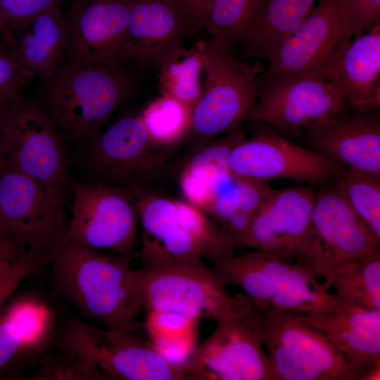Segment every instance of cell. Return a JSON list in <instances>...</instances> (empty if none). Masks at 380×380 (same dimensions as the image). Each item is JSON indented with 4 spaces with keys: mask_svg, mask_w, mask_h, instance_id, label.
Here are the masks:
<instances>
[{
    "mask_svg": "<svg viewBox=\"0 0 380 380\" xmlns=\"http://www.w3.org/2000/svg\"><path fill=\"white\" fill-rule=\"evenodd\" d=\"M132 253H104L67 239L52 251L51 282L59 296L106 329L135 334L142 325L139 270Z\"/></svg>",
    "mask_w": 380,
    "mask_h": 380,
    "instance_id": "6da1fadb",
    "label": "cell"
},
{
    "mask_svg": "<svg viewBox=\"0 0 380 380\" xmlns=\"http://www.w3.org/2000/svg\"><path fill=\"white\" fill-rule=\"evenodd\" d=\"M44 110L72 141L87 143L134 92L135 80L120 65L65 61L46 81Z\"/></svg>",
    "mask_w": 380,
    "mask_h": 380,
    "instance_id": "7a4b0ae2",
    "label": "cell"
},
{
    "mask_svg": "<svg viewBox=\"0 0 380 380\" xmlns=\"http://www.w3.org/2000/svg\"><path fill=\"white\" fill-rule=\"evenodd\" d=\"M208 260L225 285L239 286L258 307L310 314L333 311L342 305L315 277L271 253L253 249Z\"/></svg>",
    "mask_w": 380,
    "mask_h": 380,
    "instance_id": "3957f363",
    "label": "cell"
},
{
    "mask_svg": "<svg viewBox=\"0 0 380 380\" xmlns=\"http://www.w3.org/2000/svg\"><path fill=\"white\" fill-rule=\"evenodd\" d=\"M248 316L275 380H356L346 357L299 312L260 308L251 302Z\"/></svg>",
    "mask_w": 380,
    "mask_h": 380,
    "instance_id": "277c9868",
    "label": "cell"
},
{
    "mask_svg": "<svg viewBox=\"0 0 380 380\" xmlns=\"http://www.w3.org/2000/svg\"><path fill=\"white\" fill-rule=\"evenodd\" d=\"M142 310L174 314L188 319H220L245 314L251 301L230 295L203 260L139 270Z\"/></svg>",
    "mask_w": 380,
    "mask_h": 380,
    "instance_id": "5b68a950",
    "label": "cell"
},
{
    "mask_svg": "<svg viewBox=\"0 0 380 380\" xmlns=\"http://www.w3.org/2000/svg\"><path fill=\"white\" fill-rule=\"evenodd\" d=\"M196 44L205 81L191 111L189 136L202 145L248 120L265 68L260 61L248 63L236 59L229 47L211 39Z\"/></svg>",
    "mask_w": 380,
    "mask_h": 380,
    "instance_id": "8992f818",
    "label": "cell"
},
{
    "mask_svg": "<svg viewBox=\"0 0 380 380\" xmlns=\"http://www.w3.org/2000/svg\"><path fill=\"white\" fill-rule=\"evenodd\" d=\"M380 247V238L355 213L336 179L316 194L294 263L325 278L336 267Z\"/></svg>",
    "mask_w": 380,
    "mask_h": 380,
    "instance_id": "52a82bcc",
    "label": "cell"
},
{
    "mask_svg": "<svg viewBox=\"0 0 380 380\" xmlns=\"http://www.w3.org/2000/svg\"><path fill=\"white\" fill-rule=\"evenodd\" d=\"M2 158L62 198L68 184V156L60 131L44 108L21 96L7 104Z\"/></svg>",
    "mask_w": 380,
    "mask_h": 380,
    "instance_id": "ba28073f",
    "label": "cell"
},
{
    "mask_svg": "<svg viewBox=\"0 0 380 380\" xmlns=\"http://www.w3.org/2000/svg\"><path fill=\"white\" fill-rule=\"evenodd\" d=\"M58 348L94 364L108 379L187 380L182 366L167 360L153 343L79 319L65 327Z\"/></svg>",
    "mask_w": 380,
    "mask_h": 380,
    "instance_id": "9c48e42d",
    "label": "cell"
},
{
    "mask_svg": "<svg viewBox=\"0 0 380 380\" xmlns=\"http://www.w3.org/2000/svg\"><path fill=\"white\" fill-rule=\"evenodd\" d=\"M71 184L74 200L66 239L94 250L132 253L139 220L130 191L101 181L72 179Z\"/></svg>",
    "mask_w": 380,
    "mask_h": 380,
    "instance_id": "30bf717a",
    "label": "cell"
},
{
    "mask_svg": "<svg viewBox=\"0 0 380 380\" xmlns=\"http://www.w3.org/2000/svg\"><path fill=\"white\" fill-rule=\"evenodd\" d=\"M349 110L331 82L310 75L259 78L255 103L248 120L265 124L286 137Z\"/></svg>",
    "mask_w": 380,
    "mask_h": 380,
    "instance_id": "8fae6325",
    "label": "cell"
},
{
    "mask_svg": "<svg viewBox=\"0 0 380 380\" xmlns=\"http://www.w3.org/2000/svg\"><path fill=\"white\" fill-rule=\"evenodd\" d=\"M357 34L350 0H319L282 44L260 77L314 76Z\"/></svg>",
    "mask_w": 380,
    "mask_h": 380,
    "instance_id": "7c38bea8",
    "label": "cell"
},
{
    "mask_svg": "<svg viewBox=\"0 0 380 380\" xmlns=\"http://www.w3.org/2000/svg\"><path fill=\"white\" fill-rule=\"evenodd\" d=\"M228 163L234 175L244 178L288 179L322 186L346 168L323 153L293 144L265 124L232 148Z\"/></svg>",
    "mask_w": 380,
    "mask_h": 380,
    "instance_id": "4fadbf2b",
    "label": "cell"
},
{
    "mask_svg": "<svg viewBox=\"0 0 380 380\" xmlns=\"http://www.w3.org/2000/svg\"><path fill=\"white\" fill-rule=\"evenodd\" d=\"M248 310L216 322L182 365L187 380H275Z\"/></svg>",
    "mask_w": 380,
    "mask_h": 380,
    "instance_id": "5bb4252c",
    "label": "cell"
},
{
    "mask_svg": "<svg viewBox=\"0 0 380 380\" xmlns=\"http://www.w3.org/2000/svg\"><path fill=\"white\" fill-rule=\"evenodd\" d=\"M0 211L13 241L42 253L66 239L62 198L48 194L36 181L0 158Z\"/></svg>",
    "mask_w": 380,
    "mask_h": 380,
    "instance_id": "9a60e30c",
    "label": "cell"
},
{
    "mask_svg": "<svg viewBox=\"0 0 380 380\" xmlns=\"http://www.w3.org/2000/svg\"><path fill=\"white\" fill-rule=\"evenodd\" d=\"M130 4L131 0H71L63 13L65 61L122 66Z\"/></svg>",
    "mask_w": 380,
    "mask_h": 380,
    "instance_id": "2e32d148",
    "label": "cell"
},
{
    "mask_svg": "<svg viewBox=\"0 0 380 380\" xmlns=\"http://www.w3.org/2000/svg\"><path fill=\"white\" fill-rule=\"evenodd\" d=\"M87 142L91 144L88 162L93 170L125 188L140 186V178L160 163V148L151 141L140 115L119 119Z\"/></svg>",
    "mask_w": 380,
    "mask_h": 380,
    "instance_id": "e0dca14e",
    "label": "cell"
},
{
    "mask_svg": "<svg viewBox=\"0 0 380 380\" xmlns=\"http://www.w3.org/2000/svg\"><path fill=\"white\" fill-rule=\"evenodd\" d=\"M349 110L308 129L303 141L347 168L380 175L379 113Z\"/></svg>",
    "mask_w": 380,
    "mask_h": 380,
    "instance_id": "ac0fdd59",
    "label": "cell"
},
{
    "mask_svg": "<svg viewBox=\"0 0 380 380\" xmlns=\"http://www.w3.org/2000/svg\"><path fill=\"white\" fill-rule=\"evenodd\" d=\"M316 193L297 186L274 189L254 217L243 245L294 261L308 226Z\"/></svg>",
    "mask_w": 380,
    "mask_h": 380,
    "instance_id": "d6986e66",
    "label": "cell"
},
{
    "mask_svg": "<svg viewBox=\"0 0 380 380\" xmlns=\"http://www.w3.org/2000/svg\"><path fill=\"white\" fill-rule=\"evenodd\" d=\"M300 313L348 359L356 380L380 374V310L342 305L337 310Z\"/></svg>",
    "mask_w": 380,
    "mask_h": 380,
    "instance_id": "ffe728a7",
    "label": "cell"
},
{
    "mask_svg": "<svg viewBox=\"0 0 380 380\" xmlns=\"http://www.w3.org/2000/svg\"><path fill=\"white\" fill-rule=\"evenodd\" d=\"M142 228V268L203 260L205 255L177 218L175 200L149 194L141 187L129 189Z\"/></svg>",
    "mask_w": 380,
    "mask_h": 380,
    "instance_id": "44dd1931",
    "label": "cell"
},
{
    "mask_svg": "<svg viewBox=\"0 0 380 380\" xmlns=\"http://www.w3.org/2000/svg\"><path fill=\"white\" fill-rule=\"evenodd\" d=\"M333 84L348 108L379 111L380 107V23L353 38L319 73Z\"/></svg>",
    "mask_w": 380,
    "mask_h": 380,
    "instance_id": "7402d4cb",
    "label": "cell"
},
{
    "mask_svg": "<svg viewBox=\"0 0 380 380\" xmlns=\"http://www.w3.org/2000/svg\"><path fill=\"white\" fill-rule=\"evenodd\" d=\"M186 32L170 0H131L124 61L158 67L183 46Z\"/></svg>",
    "mask_w": 380,
    "mask_h": 380,
    "instance_id": "603a6c76",
    "label": "cell"
},
{
    "mask_svg": "<svg viewBox=\"0 0 380 380\" xmlns=\"http://www.w3.org/2000/svg\"><path fill=\"white\" fill-rule=\"evenodd\" d=\"M61 8H50L33 19L18 34L13 48L30 75L45 82L61 65L65 55L68 27Z\"/></svg>",
    "mask_w": 380,
    "mask_h": 380,
    "instance_id": "cb8c5ba5",
    "label": "cell"
},
{
    "mask_svg": "<svg viewBox=\"0 0 380 380\" xmlns=\"http://www.w3.org/2000/svg\"><path fill=\"white\" fill-rule=\"evenodd\" d=\"M319 0H266L256 18L242 34L245 53L270 61Z\"/></svg>",
    "mask_w": 380,
    "mask_h": 380,
    "instance_id": "d4e9b609",
    "label": "cell"
},
{
    "mask_svg": "<svg viewBox=\"0 0 380 380\" xmlns=\"http://www.w3.org/2000/svg\"><path fill=\"white\" fill-rule=\"evenodd\" d=\"M274 189L270 181L234 175L215 195L205 211L232 237L243 246L251 224Z\"/></svg>",
    "mask_w": 380,
    "mask_h": 380,
    "instance_id": "484cf974",
    "label": "cell"
},
{
    "mask_svg": "<svg viewBox=\"0 0 380 380\" xmlns=\"http://www.w3.org/2000/svg\"><path fill=\"white\" fill-rule=\"evenodd\" d=\"M246 138L240 127L222 137L200 146L184 165L179 186L186 202L206 211L212 200V185L221 174L230 172L229 156L232 148Z\"/></svg>",
    "mask_w": 380,
    "mask_h": 380,
    "instance_id": "4316f807",
    "label": "cell"
},
{
    "mask_svg": "<svg viewBox=\"0 0 380 380\" xmlns=\"http://www.w3.org/2000/svg\"><path fill=\"white\" fill-rule=\"evenodd\" d=\"M322 287L331 286L343 305L380 310V250L350 259L336 267Z\"/></svg>",
    "mask_w": 380,
    "mask_h": 380,
    "instance_id": "83f0119b",
    "label": "cell"
},
{
    "mask_svg": "<svg viewBox=\"0 0 380 380\" xmlns=\"http://www.w3.org/2000/svg\"><path fill=\"white\" fill-rule=\"evenodd\" d=\"M159 88L161 95L170 96L191 110L203 89V65L197 44L190 50L184 46L171 53L160 64Z\"/></svg>",
    "mask_w": 380,
    "mask_h": 380,
    "instance_id": "f1b7e54d",
    "label": "cell"
},
{
    "mask_svg": "<svg viewBox=\"0 0 380 380\" xmlns=\"http://www.w3.org/2000/svg\"><path fill=\"white\" fill-rule=\"evenodd\" d=\"M266 0H212L201 22L211 40L227 47L239 42Z\"/></svg>",
    "mask_w": 380,
    "mask_h": 380,
    "instance_id": "f546056e",
    "label": "cell"
},
{
    "mask_svg": "<svg viewBox=\"0 0 380 380\" xmlns=\"http://www.w3.org/2000/svg\"><path fill=\"white\" fill-rule=\"evenodd\" d=\"M191 111L179 101L161 95L144 108L140 117L152 143L163 148L189 135Z\"/></svg>",
    "mask_w": 380,
    "mask_h": 380,
    "instance_id": "4dcf8cb0",
    "label": "cell"
},
{
    "mask_svg": "<svg viewBox=\"0 0 380 380\" xmlns=\"http://www.w3.org/2000/svg\"><path fill=\"white\" fill-rule=\"evenodd\" d=\"M336 180L355 213L380 238V175L346 167Z\"/></svg>",
    "mask_w": 380,
    "mask_h": 380,
    "instance_id": "1f68e13d",
    "label": "cell"
},
{
    "mask_svg": "<svg viewBox=\"0 0 380 380\" xmlns=\"http://www.w3.org/2000/svg\"><path fill=\"white\" fill-rule=\"evenodd\" d=\"M176 216L204 252L207 259L235 253L236 243L208 214L186 201H176Z\"/></svg>",
    "mask_w": 380,
    "mask_h": 380,
    "instance_id": "d6a6232c",
    "label": "cell"
},
{
    "mask_svg": "<svg viewBox=\"0 0 380 380\" xmlns=\"http://www.w3.org/2000/svg\"><path fill=\"white\" fill-rule=\"evenodd\" d=\"M30 379L106 380L108 378L94 364L71 353L60 350L58 354L44 357Z\"/></svg>",
    "mask_w": 380,
    "mask_h": 380,
    "instance_id": "836d02e7",
    "label": "cell"
},
{
    "mask_svg": "<svg viewBox=\"0 0 380 380\" xmlns=\"http://www.w3.org/2000/svg\"><path fill=\"white\" fill-rule=\"evenodd\" d=\"M32 77L13 49L0 42V105L9 103L23 96V87Z\"/></svg>",
    "mask_w": 380,
    "mask_h": 380,
    "instance_id": "e575fe53",
    "label": "cell"
},
{
    "mask_svg": "<svg viewBox=\"0 0 380 380\" xmlns=\"http://www.w3.org/2000/svg\"><path fill=\"white\" fill-rule=\"evenodd\" d=\"M71 0H0V20L13 35L44 11ZM14 36V35H13Z\"/></svg>",
    "mask_w": 380,
    "mask_h": 380,
    "instance_id": "d590c367",
    "label": "cell"
},
{
    "mask_svg": "<svg viewBox=\"0 0 380 380\" xmlns=\"http://www.w3.org/2000/svg\"><path fill=\"white\" fill-rule=\"evenodd\" d=\"M22 315V310L15 308L0 318V371L20 354L28 340Z\"/></svg>",
    "mask_w": 380,
    "mask_h": 380,
    "instance_id": "8d00e7d4",
    "label": "cell"
},
{
    "mask_svg": "<svg viewBox=\"0 0 380 380\" xmlns=\"http://www.w3.org/2000/svg\"><path fill=\"white\" fill-rule=\"evenodd\" d=\"M47 262L46 258L39 251L27 249L0 274V310L20 284L42 270Z\"/></svg>",
    "mask_w": 380,
    "mask_h": 380,
    "instance_id": "74e56055",
    "label": "cell"
},
{
    "mask_svg": "<svg viewBox=\"0 0 380 380\" xmlns=\"http://www.w3.org/2000/svg\"><path fill=\"white\" fill-rule=\"evenodd\" d=\"M187 31L201 29L203 16L212 0H170Z\"/></svg>",
    "mask_w": 380,
    "mask_h": 380,
    "instance_id": "f35d334b",
    "label": "cell"
},
{
    "mask_svg": "<svg viewBox=\"0 0 380 380\" xmlns=\"http://www.w3.org/2000/svg\"><path fill=\"white\" fill-rule=\"evenodd\" d=\"M357 25V34L380 23V0H350Z\"/></svg>",
    "mask_w": 380,
    "mask_h": 380,
    "instance_id": "ab89813d",
    "label": "cell"
},
{
    "mask_svg": "<svg viewBox=\"0 0 380 380\" xmlns=\"http://www.w3.org/2000/svg\"><path fill=\"white\" fill-rule=\"evenodd\" d=\"M27 250L18 243L0 234V274Z\"/></svg>",
    "mask_w": 380,
    "mask_h": 380,
    "instance_id": "60d3db41",
    "label": "cell"
},
{
    "mask_svg": "<svg viewBox=\"0 0 380 380\" xmlns=\"http://www.w3.org/2000/svg\"><path fill=\"white\" fill-rule=\"evenodd\" d=\"M7 104L0 105V158L4 156L5 152L4 124Z\"/></svg>",
    "mask_w": 380,
    "mask_h": 380,
    "instance_id": "b9f144b4",
    "label": "cell"
},
{
    "mask_svg": "<svg viewBox=\"0 0 380 380\" xmlns=\"http://www.w3.org/2000/svg\"><path fill=\"white\" fill-rule=\"evenodd\" d=\"M0 34L4 42L10 47L13 48L16 44L15 39L8 29L0 20Z\"/></svg>",
    "mask_w": 380,
    "mask_h": 380,
    "instance_id": "7bdbcfd3",
    "label": "cell"
},
{
    "mask_svg": "<svg viewBox=\"0 0 380 380\" xmlns=\"http://www.w3.org/2000/svg\"><path fill=\"white\" fill-rule=\"evenodd\" d=\"M0 234L8 238L9 239L13 240L11 238L10 231L1 215V211H0Z\"/></svg>",
    "mask_w": 380,
    "mask_h": 380,
    "instance_id": "ee69618b",
    "label": "cell"
}]
</instances>
